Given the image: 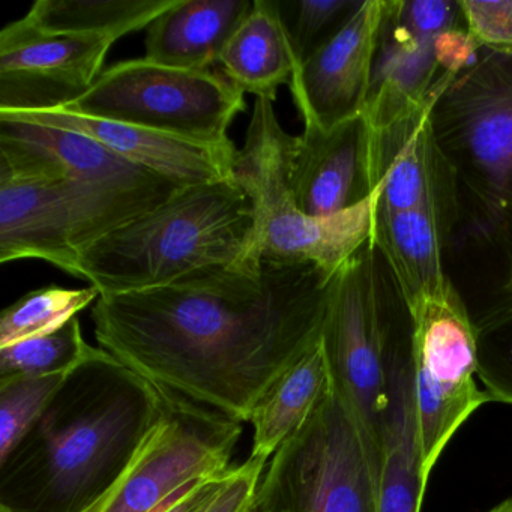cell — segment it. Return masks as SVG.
I'll list each match as a JSON object with an SVG mask.
<instances>
[{
	"instance_id": "6da1fadb",
	"label": "cell",
	"mask_w": 512,
	"mask_h": 512,
	"mask_svg": "<svg viewBox=\"0 0 512 512\" xmlns=\"http://www.w3.org/2000/svg\"><path fill=\"white\" fill-rule=\"evenodd\" d=\"M332 278L311 263L214 266L157 289L100 295L94 335L164 394L242 424L322 340Z\"/></svg>"
},
{
	"instance_id": "7a4b0ae2",
	"label": "cell",
	"mask_w": 512,
	"mask_h": 512,
	"mask_svg": "<svg viewBox=\"0 0 512 512\" xmlns=\"http://www.w3.org/2000/svg\"><path fill=\"white\" fill-rule=\"evenodd\" d=\"M169 397L101 347L0 460V511L91 512L124 478Z\"/></svg>"
},
{
	"instance_id": "3957f363",
	"label": "cell",
	"mask_w": 512,
	"mask_h": 512,
	"mask_svg": "<svg viewBox=\"0 0 512 512\" xmlns=\"http://www.w3.org/2000/svg\"><path fill=\"white\" fill-rule=\"evenodd\" d=\"M253 224L250 200L233 178L188 185L77 251L79 277L100 295H115L239 265Z\"/></svg>"
},
{
	"instance_id": "277c9868",
	"label": "cell",
	"mask_w": 512,
	"mask_h": 512,
	"mask_svg": "<svg viewBox=\"0 0 512 512\" xmlns=\"http://www.w3.org/2000/svg\"><path fill=\"white\" fill-rule=\"evenodd\" d=\"M296 139L281 127L274 103L256 98L232 169L233 181L247 194L254 215L241 263H311L332 278L370 242L376 200L368 196L329 217L305 215L290 185Z\"/></svg>"
},
{
	"instance_id": "5b68a950",
	"label": "cell",
	"mask_w": 512,
	"mask_h": 512,
	"mask_svg": "<svg viewBox=\"0 0 512 512\" xmlns=\"http://www.w3.org/2000/svg\"><path fill=\"white\" fill-rule=\"evenodd\" d=\"M182 188L88 182L0 164V263L44 260L80 278L77 251Z\"/></svg>"
},
{
	"instance_id": "8992f818",
	"label": "cell",
	"mask_w": 512,
	"mask_h": 512,
	"mask_svg": "<svg viewBox=\"0 0 512 512\" xmlns=\"http://www.w3.org/2000/svg\"><path fill=\"white\" fill-rule=\"evenodd\" d=\"M440 151L457 179L470 232L497 241L512 230V56L482 50L431 110Z\"/></svg>"
},
{
	"instance_id": "52a82bcc",
	"label": "cell",
	"mask_w": 512,
	"mask_h": 512,
	"mask_svg": "<svg viewBox=\"0 0 512 512\" xmlns=\"http://www.w3.org/2000/svg\"><path fill=\"white\" fill-rule=\"evenodd\" d=\"M379 464L334 391L269 460L250 512H377Z\"/></svg>"
},
{
	"instance_id": "ba28073f",
	"label": "cell",
	"mask_w": 512,
	"mask_h": 512,
	"mask_svg": "<svg viewBox=\"0 0 512 512\" xmlns=\"http://www.w3.org/2000/svg\"><path fill=\"white\" fill-rule=\"evenodd\" d=\"M224 74L166 67L146 58L118 62L64 109L203 145H233L229 128L245 97Z\"/></svg>"
},
{
	"instance_id": "9c48e42d",
	"label": "cell",
	"mask_w": 512,
	"mask_h": 512,
	"mask_svg": "<svg viewBox=\"0 0 512 512\" xmlns=\"http://www.w3.org/2000/svg\"><path fill=\"white\" fill-rule=\"evenodd\" d=\"M379 254L365 245L331 281L322 346L332 391L343 401L379 464L394 338Z\"/></svg>"
},
{
	"instance_id": "30bf717a",
	"label": "cell",
	"mask_w": 512,
	"mask_h": 512,
	"mask_svg": "<svg viewBox=\"0 0 512 512\" xmlns=\"http://www.w3.org/2000/svg\"><path fill=\"white\" fill-rule=\"evenodd\" d=\"M404 308L421 470L428 482L454 434L490 398L476 383L478 334L454 284Z\"/></svg>"
},
{
	"instance_id": "8fae6325",
	"label": "cell",
	"mask_w": 512,
	"mask_h": 512,
	"mask_svg": "<svg viewBox=\"0 0 512 512\" xmlns=\"http://www.w3.org/2000/svg\"><path fill=\"white\" fill-rule=\"evenodd\" d=\"M149 436L115 490L91 512H160L194 482L232 469L241 422L182 398Z\"/></svg>"
},
{
	"instance_id": "7c38bea8",
	"label": "cell",
	"mask_w": 512,
	"mask_h": 512,
	"mask_svg": "<svg viewBox=\"0 0 512 512\" xmlns=\"http://www.w3.org/2000/svg\"><path fill=\"white\" fill-rule=\"evenodd\" d=\"M442 92L388 124H365L367 178L377 209H430L455 227L463 218L460 190L431 124Z\"/></svg>"
},
{
	"instance_id": "4fadbf2b",
	"label": "cell",
	"mask_w": 512,
	"mask_h": 512,
	"mask_svg": "<svg viewBox=\"0 0 512 512\" xmlns=\"http://www.w3.org/2000/svg\"><path fill=\"white\" fill-rule=\"evenodd\" d=\"M113 44L46 34L25 17L0 32V112L59 109L79 100L103 73Z\"/></svg>"
},
{
	"instance_id": "5bb4252c",
	"label": "cell",
	"mask_w": 512,
	"mask_h": 512,
	"mask_svg": "<svg viewBox=\"0 0 512 512\" xmlns=\"http://www.w3.org/2000/svg\"><path fill=\"white\" fill-rule=\"evenodd\" d=\"M388 0H364L343 28L296 65L290 91L304 127L331 130L364 115Z\"/></svg>"
},
{
	"instance_id": "9a60e30c",
	"label": "cell",
	"mask_w": 512,
	"mask_h": 512,
	"mask_svg": "<svg viewBox=\"0 0 512 512\" xmlns=\"http://www.w3.org/2000/svg\"><path fill=\"white\" fill-rule=\"evenodd\" d=\"M0 115L82 134L128 163L185 187L232 178L233 160L238 151L235 145L188 142L133 125L80 115L64 107L35 112H0Z\"/></svg>"
},
{
	"instance_id": "2e32d148",
	"label": "cell",
	"mask_w": 512,
	"mask_h": 512,
	"mask_svg": "<svg viewBox=\"0 0 512 512\" xmlns=\"http://www.w3.org/2000/svg\"><path fill=\"white\" fill-rule=\"evenodd\" d=\"M290 185L296 206L308 217H329L371 196L364 116L331 130L304 127L293 151Z\"/></svg>"
},
{
	"instance_id": "e0dca14e",
	"label": "cell",
	"mask_w": 512,
	"mask_h": 512,
	"mask_svg": "<svg viewBox=\"0 0 512 512\" xmlns=\"http://www.w3.org/2000/svg\"><path fill=\"white\" fill-rule=\"evenodd\" d=\"M401 13V0H388L374 59L364 121L374 128L400 118L442 92L454 74H443L434 41Z\"/></svg>"
},
{
	"instance_id": "ac0fdd59",
	"label": "cell",
	"mask_w": 512,
	"mask_h": 512,
	"mask_svg": "<svg viewBox=\"0 0 512 512\" xmlns=\"http://www.w3.org/2000/svg\"><path fill=\"white\" fill-rule=\"evenodd\" d=\"M428 482L422 476L409 335L392 343L389 395L380 437L377 512H421Z\"/></svg>"
},
{
	"instance_id": "d6986e66",
	"label": "cell",
	"mask_w": 512,
	"mask_h": 512,
	"mask_svg": "<svg viewBox=\"0 0 512 512\" xmlns=\"http://www.w3.org/2000/svg\"><path fill=\"white\" fill-rule=\"evenodd\" d=\"M454 227L430 209H377L368 244L379 254L404 307L451 286L443 247Z\"/></svg>"
},
{
	"instance_id": "ffe728a7",
	"label": "cell",
	"mask_w": 512,
	"mask_h": 512,
	"mask_svg": "<svg viewBox=\"0 0 512 512\" xmlns=\"http://www.w3.org/2000/svg\"><path fill=\"white\" fill-rule=\"evenodd\" d=\"M251 8V0H178L149 26L145 58L181 70L211 71Z\"/></svg>"
},
{
	"instance_id": "44dd1931",
	"label": "cell",
	"mask_w": 512,
	"mask_h": 512,
	"mask_svg": "<svg viewBox=\"0 0 512 512\" xmlns=\"http://www.w3.org/2000/svg\"><path fill=\"white\" fill-rule=\"evenodd\" d=\"M223 74L244 94L275 103L292 80L296 59L280 0H254L250 14L221 53Z\"/></svg>"
},
{
	"instance_id": "7402d4cb",
	"label": "cell",
	"mask_w": 512,
	"mask_h": 512,
	"mask_svg": "<svg viewBox=\"0 0 512 512\" xmlns=\"http://www.w3.org/2000/svg\"><path fill=\"white\" fill-rule=\"evenodd\" d=\"M331 389V374L320 340L254 409L250 419L254 430L250 457L268 464L278 448L304 427Z\"/></svg>"
},
{
	"instance_id": "603a6c76",
	"label": "cell",
	"mask_w": 512,
	"mask_h": 512,
	"mask_svg": "<svg viewBox=\"0 0 512 512\" xmlns=\"http://www.w3.org/2000/svg\"><path fill=\"white\" fill-rule=\"evenodd\" d=\"M0 133L23 140L46 155L59 167L65 178L133 187L181 185L157 173L134 166L95 140L64 128L47 127L0 115Z\"/></svg>"
},
{
	"instance_id": "cb8c5ba5",
	"label": "cell",
	"mask_w": 512,
	"mask_h": 512,
	"mask_svg": "<svg viewBox=\"0 0 512 512\" xmlns=\"http://www.w3.org/2000/svg\"><path fill=\"white\" fill-rule=\"evenodd\" d=\"M178 0H38L25 19L46 34L116 41L148 29Z\"/></svg>"
},
{
	"instance_id": "d4e9b609",
	"label": "cell",
	"mask_w": 512,
	"mask_h": 512,
	"mask_svg": "<svg viewBox=\"0 0 512 512\" xmlns=\"http://www.w3.org/2000/svg\"><path fill=\"white\" fill-rule=\"evenodd\" d=\"M98 298L100 292L92 286L67 289L52 284L32 290L2 311L0 347L58 331Z\"/></svg>"
},
{
	"instance_id": "484cf974",
	"label": "cell",
	"mask_w": 512,
	"mask_h": 512,
	"mask_svg": "<svg viewBox=\"0 0 512 512\" xmlns=\"http://www.w3.org/2000/svg\"><path fill=\"white\" fill-rule=\"evenodd\" d=\"M94 349L86 343L82 325L74 317L58 331L0 347V379L70 374Z\"/></svg>"
},
{
	"instance_id": "4316f807",
	"label": "cell",
	"mask_w": 512,
	"mask_h": 512,
	"mask_svg": "<svg viewBox=\"0 0 512 512\" xmlns=\"http://www.w3.org/2000/svg\"><path fill=\"white\" fill-rule=\"evenodd\" d=\"M478 379L490 401L512 406V293L475 322Z\"/></svg>"
},
{
	"instance_id": "83f0119b",
	"label": "cell",
	"mask_w": 512,
	"mask_h": 512,
	"mask_svg": "<svg viewBox=\"0 0 512 512\" xmlns=\"http://www.w3.org/2000/svg\"><path fill=\"white\" fill-rule=\"evenodd\" d=\"M68 374L0 379V460L38 421Z\"/></svg>"
},
{
	"instance_id": "f1b7e54d",
	"label": "cell",
	"mask_w": 512,
	"mask_h": 512,
	"mask_svg": "<svg viewBox=\"0 0 512 512\" xmlns=\"http://www.w3.org/2000/svg\"><path fill=\"white\" fill-rule=\"evenodd\" d=\"M356 0H296L290 2V19L284 17L296 65L310 58L329 38L334 37L358 10Z\"/></svg>"
},
{
	"instance_id": "f546056e",
	"label": "cell",
	"mask_w": 512,
	"mask_h": 512,
	"mask_svg": "<svg viewBox=\"0 0 512 512\" xmlns=\"http://www.w3.org/2000/svg\"><path fill=\"white\" fill-rule=\"evenodd\" d=\"M460 7L479 49L512 56V0H460Z\"/></svg>"
},
{
	"instance_id": "4dcf8cb0",
	"label": "cell",
	"mask_w": 512,
	"mask_h": 512,
	"mask_svg": "<svg viewBox=\"0 0 512 512\" xmlns=\"http://www.w3.org/2000/svg\"><path fill=\"white\" fill-rule=\"evenodd\" d=\"M268 464L248 457L232 467L227 484L205 512H245L250 508L257 485Z\"/></svg>"
},
{
	"instance_id": "1f68e13d",
	"label": "cell",
	"mask_w": 512,
	"mask_h": 512,
	"mask_svg": "<svg viewBox=\"0 0 512 512\" xmlns=\"http://www.w3.org/2000/svg\"><path fill=\"white\" fill-rule=\"evenodd\" d=\"M434 50L440 71L454 76L476 64L482 53L466 26H458L440 34L434 41Z\"/></svg>"
},
{
	"instance_id": "d6a6232c",
	"label": "cell",
	"mask_w": 512,
	"mask_h": 512,
	"mask_svg": "<svg viewBox=\"0 0 512 512\" xmlns=\"http://www.w3.org/2000/svg\"><path fill=\"white\" fill-rule=\"evenodd\" d=\"M230 470L221 475L194 482L190 487L179 491L160 512H205L227 484Z\"/></svg>"
},
{
	"instance_id": "836d02e7",
	"label": "cell",
	"mask_w": 512,
	"mask_h": 512,
	"mask_svg": "<svg viewBox=\"0 0 512 512\" xmlns=\"http://www.w3.org/2000/svg\"><path fill=\"white\" fill-rule=\"evenodd\" d=\"M488 512H512V497L509 499L503 500L499 505L494 506L493 509H490Z\"/></svg>"
},
{
	"instance_id": "e575fe53",
	"label": "cell",
	"mask_w": 512,
	"mask_h": 512,
	"mask_svg": "<svg viewBox=\"0 0 512 512\" xmlns=\"http://www.w3.org/2000/svg\"><path fill=\"white\" fill-rule=\"evenodd\" d=\"M505 292L512 293V268L511 271H509L508 281H506L505 284Z\"/></svg>"
},
{
	"instance_id": "d590c367",
	"label": "cell",
	"mask_w": 512,
	"mask_h": 512,
	"mask_svg": "<svg viewBox=\"0 0 512 512\" xmlns=\"http://www.w3.org/2000/svg\"><path fill=\"white\" fill-rule=\"evenodd\" d=\"M245 512H250V508H248L247 511H245Z\"/></svg>"
},
{
	"instance_id": "8d00e7d4",
	"label": "cell",
	"mask_w": 512,
	"mask_h": 512,
	"mask_svg": "<svg viewBox=\"0 0 512 512\" xmlns=\"http://www.w3.org/2000/svg\"><path fill=\"white\" fill-rule=\"evenodd\" d=\"M0 512H7V511H0Z\"/></svg>"
}]
</instances>
